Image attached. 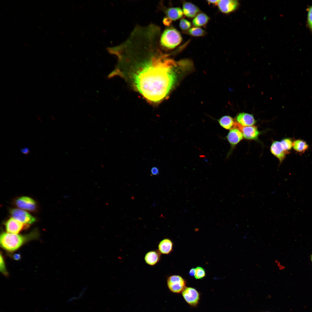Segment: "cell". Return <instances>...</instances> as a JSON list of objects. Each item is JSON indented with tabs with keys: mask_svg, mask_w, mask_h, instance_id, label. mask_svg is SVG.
<instances>
[{
	"mask_svg": "<svg viewBox=\"0 0 312 312\" xmlns=\"http://www.w3.org/2000/svg\"><path fill=\"white\" fill-rule=\"evenodd\" d=\"M166 14L168 18L173 21L180 18L183 14L182 10L179 7L169 8L166 10Z\"/></svg>",
	"mask_w": 312,
	"mask_h": 312,
	"instance_id": "obj_17",
	"label": "cell"
},
{
	"mask_svg": "<svg viewBox=\"0 0 312 312\" xmlns=\"http://www.w3.org/2000/svg\"><path fill=\"white\" fill-rule=\"evenodd\" d=\"M187 33L190 35L195 37H200L204 36L206 31L203 29L198 27H194L188 29Z\"/></svg>",
	"mask_w": 312,
	"mask_h": 312,
	"instance_id": "obj_21",
	"label": "cell"
},
{
	"mask_svg": "<svg viewBox=\"0 0 312 312\" xmlns=\"http://www.w3.org/2000/svg\"><path fill=\"white\" fill-rule=\"evenodd\" d=\"M182 40L180 32L173 27H170L164 31L160 36V42L161 46L171 49L178 45Z\"/></svg>",
	"mask_w": 312,
	"mask_h": 312,
	"instance_id": "obj_3",
	"label": "cell"
},
{
	"mask_svg": "<svg viewBox=\"0 0 312 312\" xmlns=\"http://www.w3.org/2000/svg\"><path fill=\"white\" fill-rule=\"evenodd\" d=\"M208 3L214 5L217 4L219 0H207Z\"/></svg>",
	"mask_w": 312,
	"mask_h": 312,
	"instance_id": "obj_31",
	"label": "cell"
},
{
	"mask_svg": "<svg viewBox=\"0 0 312 312\" xmlns=\"http://www.w3.org/2000/svg\"><path fill=\"white\" fill-rule=\"evenodd\" d=\"M21 152L22 153L26 155L30 153L29 148L27 147H25L21 149Z\"/></svg>",
	"mask_w": 312,
	"mask_h": 312,
	"instance_id": "obj_28",
	"label": "cell"
},
{
	"mask_svg": "<svg viewBox=\"0 0 312 312\" xmlns=\"http://www.w3.org/2000/svg\"><path fill=\"white\" fill-rule=\"evenodd\" d=\"M195 273V269L194 268H192L190 270L189 272V275L192 276H194Z\"/></svg>",
	"mask_w": 312,
	"mask_h": 312,
	"instance_id": "obj_30",
	"label": "cell"
},
{
	"mask_svg": "<svg viewBox=\"0 0 312 312\" xmlns=\"http://www.w3.org/2000/svg\"><path fill=\"white\" fill-rule=\"evenodd\" d=\"M161 29L152 25L135 27L125 42L112 48L118 62L112 74L124 78L148 101L157 103L174 86L181 65L160 46Z\"/></svg>",
	"mask_w": 312,
	"mask_h": 312,
	"instance_id": "obj_1",
	"label": "cell"
},
{
	"mask_svg": "<svg viewBox=\"0 0 312 312\" xmlns=\"http://www.w3.org/2000/svg\"><path fill=\"white\" fill-rule=\"evenodd\" d=\"M10 213L12 218L24 224H29L36 221L34 217L23 209H12L10 210Z\"/></svg>",
	"mask_w": 312,
	"mask_h": 312,
	"instance_id": "obj_6",
	"label": "cell"
},
{
	"mask_svg": "<svg viewBox=\"0 0 312 312\" xmlns=\"http://www.w3.org/2000/svg\"><path fill=\"white\" fill-rule=\"evenodd\" d=\"M307 23L310 29L312 32V6L309 8L308 11Z\"/></svg>",
	"mask_w": 312,
	"mask_h": 312,
	"instance_id": "obj_25",
	"label": "cell"
},
{
	"mask_svg": "<svg viewBox=\"0 0 312 312\" xmlns=\"http://www.w3.org/2000/svg\"><path fill=\"white\" fill-rule=\"evenodd\" d=\"M16 205L21 209L29 211H34L37 209L35 201L27 196H22L17 198L15 201Z\"/></svg>",
	"mask_w": 312,
	"mask_h": 312,
	"instance_id": "obj_8",
	"label": "cell"
},
{
	"mask_svg": "<svg viewBox=\"0 0 312 312\" xmlns=\"http://www.w3.org/2000/svg\"><path fill=\"white\" fill-rule=\"evenodd\" d=\"M5 226L8 233L17 234L22 230L28 228L29 225L22 223L12 217L7 221Z\"/></svg>",
	"mask_w": 312,
	"mask_h": 312,
	"instance_id": "obj_7",
	"label": "cell"
},
{
	"mask_svg": "<svg viewBox=\"0 0 312 312\" xmlns=\"http://www.w3.org/2000/svg\"><path fill=\"white\" fill-rule=\"evenodd\" d=\"M220 11L224 14H229L235 11L239 8L238 0H220L217 4Z\"/></svg>",
	"mask_w": 312,
	"mask_h": 312,
	"instance_id": "obj_9",
	"label": "cell"
},
{
	"mask_svg": "<svg viewBox=\"0 0 312 312\" xmlns=\"http://www.w3.org/2000/svg\"><path fill=\"white\" fill-rule=\"evenodd\" d=\"M243 135L238 129L232 128L229 131L227 136V139L230 144L231 148H233L243 138Z\"/></svg>",
	"mask_w": 312,
	"mask_h": 312,
	"instance_id": "obj_12",
	"label": "cell"
},
{
	"mask_svg": "<svg viewBox=\"0 0 312 312\" xmlns=\"http://www.w3.org/2000/svg\"><path fill=\"white\" fill-rule=\"evenodd\" d=\"M172 21V20L167 17H166L164 19L163 21L164 24L166 25H169L171 23Z\"/></svg>",
	"mask_w": 312,
	"mask_h": 312,
	"instance_id": "obj_29",
	"label": "cell"
},
{
	"mask_svg": "<svg viewBox=\"0 0 312 312\" xmlns=\"http://www.w3.org/2000/svg\"><path fill=\"white\" fill-rule=\"evenodd\" d=\"M182 294L185 300L190 305L194 306L198 303L199 295L195 289L190 287H185L182 291Z\"/></svg>",
	"mask_w": 312,
	"mask_h": 312,
	"instance_id": "obj_10",
	"label": "cell"
},
{
	"mask_svg": "<svg viewBox=\"0 0 312 312\" xmlns=\"http://www.w3.org/2000/svg\"><path fill=\"white\" fill-rule=\"evenodd\" d=\"M235 120L236 122L244 126H252L256 122L252 114L245 112L238 114L236 117Z\"/></svg>",
	"mask_w": 312,
	"mask_h": 312,
	"instance_id": "obj_13",
	"label": "cell"
},
{
	"mask_svg": "<svg viewBox=\"0 0 312 312\" xmlns=\"http://www.w3.org/2000/svg\"><path fill=\"white\" fill-rule=\"evenodd\" d=\"M0 269L2 273L5 275H7L8 273L6 269L4 261L2 254H0Z\"/></svg>",
	"mask_w": 312,
	"mask_h": 312,
	"instance_id": "obj_26",
	"label": "cell"
},
{
	"mask_svg": "<svg viewBox=\"0 0 312 312\" xmlns=\"http://www.w3.org/2000/svg\"><path fill=\"white\" fill-rule=\"evenodd\" d=\"M209 19V16L205 14L199 13L193 19L192 24L195 27L203 26L208 23Z\"/></svg>",
	"mask_w": 312,
	"mask_h": 312,
	"instance_id": "obj_18",
	"label": "cell"
},
{
	"mask_svg": "<svg viewBox=\"0 0 312 312\" xmlns=\"http://www.w3.org/2000/svg\"><path fill=\"white\" fill-rule=\"evenodd\" d=\"M173 243L169 239L165 238L161 240L158 245V250L161 254H169L172 250Z\"/></svg>",
	"mask_w": 312,
	"mask_h": 312,
	"instance_id": "obj_16",
	"label": "cell"
},
{
	"mask_svg": "<svg viewBox=\"0 0 312 312\" xmlns=\"http://www.w3.org/2000/svg\"><path fill=\"white\" fill-rule=\"evenodd\" d=\"M270 151L272 154L279 160L281 163L289 154V151H285L283 148L280 141H274L270 147Z\"/></svg>",
	"mask_w": 312,
	"mask_h": 312,
	"instance_id": "obj_11",
	"label": "cell"
},
{
	"mask_svg": "<svg viewBox=\"0 0 312 312\" xmlns=\"http://www.w3.org/2000/svg\"><path fill=\"white\" fill-rule=\"evenodd\" d=\"M167 284L169 289L175 293H179L185 288V281L179 275H174L169 276L167 280Z\"/></svg>",
	"mask_w": 312,
	"mask_h": 312,
	"instance_id": "obj_4",
	"label": "cell"
},
{
	"mask_svg": "<svg viewBox=\"0 0 312 312\" xmlns=\"http://www.w3.org/2000/svg\"><path fill=\"white\" fill-rule=\"evenodd\" d=\"M38 236L35 232L25 235L2 233L0 235V243L4 249L10 251H15L25 243Z\"/></svg>",
	"mask_w": 312,
	"mask_h": 312,
	"instance_id": "obj_2",
	"label": "cell"
},
{
	"mask_svg": "<svg viewBox=\"0 0 312 312\" xmlns=\"http://www.w3.org/2000/svg\"><path fill=\"white\" fill-rule=\"evenodd\" d=\"M311 261H312V255L311 256Z\"/></svg>",
	"mask_w": 312,
	"mask_h": 312,
	"instance_id": "obj_33",
	"label": "cell"
},
{
	"mask_svg": "<svg viewBox=\"0 0 312 312\" xmlns=\"http://www.w3.org/2000/svg\"><path fill=\"white\" fill-rule=\"evenodd\" d=\"M160 258L161 253L158 250H152L146 254L144 260L146 263L148 265L153 266L159 261Z\"/></svg>",
	"mask_w": 312,
	"mask_h": 312,
	"instance_id": "obj_15",
	"label": "cell"
},
{
	"mask_svg": "<svg viewBox=\"0 0 312 312\" xmlns=\"http://www.w3.org/2000/svg\"><path fill=\"white\" fill-rule=\"evenodd\" d=\"M195 278L196 279H201L205 276V272L204 269L200 267H198L195 268Z\"/></svg>",
	"mask_w": 312,
	"mask_h": 312,
	"instance_id": "obj_23",
	"label": "cell"
},
{
	"mask_svg": "<svg viewBox=\"0 0 312 312\" xmlns=\"http://www.w3.org/2000/svg\"><path fill=\"white\" fill-rule=\"evenodd\" d=\"M183 14L190 18L195 17L199 12V8L196 5L189 2H185L183 4Z\"/></svg>",
	"mask_w": 312,
	"mask_h": 312,
	"instance_id": "obj_14",
	"label": "cell"
},
{
	"mask_svg": "<svg viewBox=\"0 0 312 312\" xmlns=\"http://www.w3.org/2000/svg\"><path fill=\"white\" fill-rule=\"evenodd\" d=\"M233 127L236 128L241 131L243 137L247 140H257L260 134V132L257 127L254 126H244L235 121Z\"/></svg>",
	"mask_w": 312,
	"mask_h": 312,
	"instance_id": "obj_5",
	"label": "cell"
},
{
	"mask_svg": "<svg viewBox=\"0 0 312 312\" xmlns=\"http://www.w3.org/2000/svg\"><path fill=\"white\" fill-rule=\"evenodd\" d=\"M292 147L297 152L303 153L307 150L309 146L305 141L301 139H298L293 142Z\"/></svg>",
	"mask_w": 312,
	"mask_h": 312,
	"instance_id": "obj_20",
	"label": "cell"
},
{
	"mask_svg": "<svg viewBox=\"0 0 312 312\" xmlns=\"http://www.w3.org/2000/svg\"><path fill=\"white\" fill-rule=\"evenodd\" d=\"M151 172L153 175H156L159 173V171L158 168L156 167H153L151 170Z\"/></svg>",
	"mask_w": 312,
	"mask_h": 312,
	"instance_id": "obj_27",
	"label": "cell"
},
{
	"mask_svg": "<svg viewBox=\"0 0 312 312\" xmlns=\"http://www.w3.org/2000/svg\"><path fill=\"white\" fill-rule=\"evenodd\" d=\"M179 25L180 28L183 30L189 29L191 26V23L188 20L184 18L181 20Z\"/></svg>",
	"mask_w": 312,
	"mask_h": 312,
	"instance_id": "obj_24",
	"label": "cell"
},
{
	"mask_svg": "<svg viewBox=\"0 0 312 312\" xmlns=\"http://www.w3.org/2000/svg\"><path fill=\"white\" fill-rule=\"evenodd\" d=\"M220 125L227 130L231 129L233 127L235 122L233 118L229 116H222L218 120Z\"/></svg>",
	"mask_w": 312,
	"mask_h": 312,
	"instance_id": "obj_19",
	"label": "cell"
},
{
	"mask_svg": "<svg viewBox=\"0 0 312 312\" xmlns=\"http://www.w3.org/2000/svg\"><path fill=\"white\" fill-rule=\"evenodd\" d=\"M284 149L286 151H289L292 147L293 142L291 139L285 138L282 139L280 141Z\"/></svg>",
	"mask_w": 312,
	"mask_h": 312,
	"instance_id": "obj_22",
	"label": "cell"
},
{
	"mask_svg": "<svg viewBox=\"0 0 312 312\" xmlns=\"http://www.w3.org/2000/svg\"><path fill=\"white\" fill-rule=\"evenodd\" d=\"M14 259L16 260H18L21 258V256L19 254H16L14 255L13 256Z\"/></svg>",
	"mask_w": 312,
	"mask_h": 312,
	"instance_id": "obj_32",
	"label": "cell"
}]
</instances>
